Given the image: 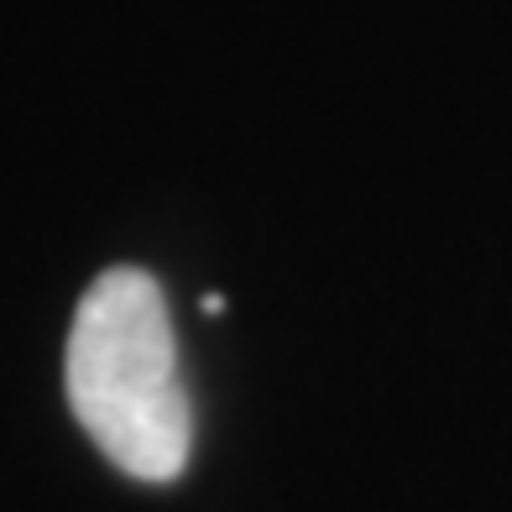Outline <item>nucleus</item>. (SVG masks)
<instances>
[{"mask_svg":"<svg viewBox=\"0 0 512 512\" xmlns=\"http://www.w3.org/2000/svg\"><path fill=\"white\" fill-rule=\"evenodd\" d=\"M68 408L84 434L136 481H178L194 445V408L178 335L157 277L110 267L84 288L63 351Z\"/></svg>","mask_w":512,"mask_h":512,"instance_id":"f257e3e1","label":"nucleus"}]
</instances>
